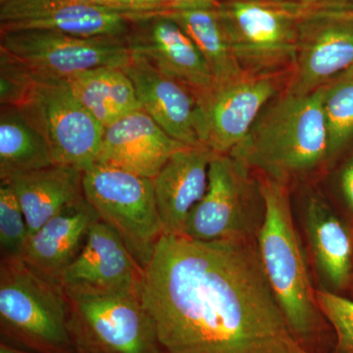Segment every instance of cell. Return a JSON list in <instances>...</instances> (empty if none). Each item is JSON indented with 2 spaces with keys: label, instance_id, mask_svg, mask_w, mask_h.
I'll use <instances>...</instances> for the list:
<instances>
[{
  "label": "cell",
  "instance_id": "17",
  "mask_svg": "<svg viewBox=\"0 0 353 353\" xmlns=\"http://www.w3.org/2000/svg\"><path fill=\"white\" fill-rule=\"evenodd\" d=\"M187 146L141 109L105 128L95 163L153 179L174 153Z\"/></svg>",
  "mask_w": 353,
  "mask_h": 353
},
{
  "label": "cell",
  "instance_id": "2",
  "mask_svg": "<svg viewBox=\"0 0 353 353\" xmlns=\"http://www.w3.org/2000/svg\"><path fill=\"white\" fill-rule=\"evenodd\" d=\"M259 189L265 213L256 243L265 274L297 340L311 353H322L330 325L316 301L287 185L265 176Z\"/></svg>",
  "mask_w": 353,
  "mask_h": 353
},
{
  "label": "cell",
  "instance_id": "5",
  "mask_svg": "<svg viewBox=\"0 0 353 353\" xmlns=\"http://www.w3.org/2000/svg\"><path fill=\"white\" fill-rule=\"evenodd\" d=\"M65 292L76 353H160L141 292Z\"/></svg>",
  "mask_w": 353,
  "mask_h": 353
},
{
  "label": "cell",
  "instance_id": "24",
  "mask_svg": "<svg viewBox=\"0 0 353 353\" xmlns=\"http://www.w3.org/2000/svg\"><path fill=\"white\" fill-rule=\"evenodd\" d=\"M187 32L208 62L213 81L227 80L243 74L217 7H189L161 11Z\"/></svg>",
  "mask_w": 353,
  "mask_h": 353
},
{
  "label": "cell",
  "instance_id": "13",
  "mask_svg": "<svg viewBox=\"0 0 353 353\" xmlns=\"http://www.w3.org/2000/svg\"><path fill=\"white\" fill-rule=\"evenodd\" d=\"M137 14L69 0H0V32L46 30L88 38H127Z\"/></svg>",
  "mask_w": 353,
  "mask_h": 353
},
{
  "label": "cell",
  "instance_id": "36",
  "mask_svg": "<svg viewBox=\"0 0 353 353\" xmlns=\"http://www.w3.org/2000/svg\"><path fill=\"white\" fill-rule=\"evenodd\" d=\"M345 2L350 8L353 9V0H345Z\"/></svg>",
  "mask_w": 353,
  "mask_h": 353
},
{
  "label": "cell",
  "instance_id": "27",
  "mask_svg": "<svg viewBox=\"0 0 353 353\" xmlns=\"http://www.w3.org/2000/svg\"><path fill=\"white\" fill-rule=\"evenodd\" d=\"M318 307L334 334L332 353H353V301L331 290H315Z\"/></svg>",
  "mask_w": 353,
  "mask_h": 353
},
{
  "label": "cell",
  "instance_id": "16",
  "mask_svg": "<svg viewBox=\"0 0 353 353\" xmlns=\"http://www.w3.org/2000/svg\"><path fill=\"white\" fill-rule=\"evenodd\" d=\"M124 71L136 88L141 109L172 139L188 146L201 145L197 90L132 57Z\"/></svg>",
  "mask_w": 353,
  "mask_h": 353
},
{
  "label": "cell",
  "instance_id": "21",
  "mask_svg": "<svg viewBox=\"0 0 353 353\" xmlns=\"http://www.w3.org/2000/svg\"><path fill=\"white\" fill-rule=\"evenodd\" d=\"M304 224L316 268L328 290L345 289L353 276L352 233L319 196L306 202Z\"/></svg>",
  "mask_w": 353,
  "mask_h": 353
},
{
  "label": "cell",
  "instance_id": "11",
  "mask_svg": "<svg viewBox=\"0 0 353 353\" xmlns=\"http://www.w3.org/2000/svg\"><path fill=\"white\" fill-rule=\"evenodd\" d=\"M23 108L48 139L55 164L85 171L97 162L105 128L77 99L65 79L37 75L36 88Z\"/></svg>",
  "mask_w": 353,
  "mask_h": 353
},
{
  "label": "cell",
  "instance_id": "3",
  "mask_svg": "<svg viewBox=\"0 0 353 353\" xmlns=\"http://www.w3.org/2000/svg\"><path fill=\"white\" fill-rule=\"evenodd\" d=\"M323 87L308 94L285 90L260 113L245 138L228 154L248 169L285 183L328 158Z\"/></svg>",
  "mask_w": 353,
  "mask_h": 353
},
{
  "label": "cell",
  "instance_id": "1",
  "mask_svg": "<svg viewBox=\"0 0 353 353\" xmlns=\"http://www.w3.org/2000/svg\"><path fill=\"white\" fill-rule=\"evenodd\" d=\"M141 296L160 353H311L279 305L256 239L163 234L143 269Z\"/></svg>",
  "mask_w": 353,
  "mask_h": 353
},
{
  "label": "cell",
  "instance_id": "20",
  "mask_svg": "<svg viewBox=\"0 0 353 353\" xmlns=\"http://www.w3.org/2000/svg\"><path fill=\"white\" fill-rule=\"evenodd\" d=\"M83 171L70 165L53 164L16 174L7 181L24 212L30 236L74 202L83 199Z\"/></svg>",
  "mask_w": 353,
  "mask_h": 353
},
{
  "label": "cell",
  "instance_id": "31",
  "mask_svg": "<svg viewBox=\"0 0 353 353\" xmlns=\"http://www.w3.org/2000/svg\"><path fill=\"white\" fill-rule=\"evenodd\" d=\"M123 6L134 13L160 12L157 0H119Z\"/></svg>",
  "mask_w": 353,
  "mask_h": 353
},
{
  "label": "cell",
  "instance_id": "28",
  "mask_svg": "<svg viewBox=\"0 0 353 353\" xmlns=\"http://www.w3.org/2000/svg\"><path fill=\"white\" fill-rule=\"evenodd\" d=\"M37 75L27 65L0 48V104L22 108L29 102Z\"/></svg>",
  "mask_w": 353,
  "mask_h": 353
},
{
  "label": "cell",
  "instance_id": "18",
  "mask_svg": "<svg viewBox=\"0 0 353 353\" xmlns=\"http://www.w3.org/2000/svg\"><path fill=\"white\" fill-rule=\"evenodd\" d=\"M214 154L205 146H187L174 153L152 179L166 236H183L190 213L208 190L209 166Z\"/></svg>",
  "mask_w": 353,
  "mask_h": 353
},
{
  "label": "cell",
  "instance_id": "8",
  "mask_svg": "<svg viewBox=\"0 0 353 353\" xmlns=\"http://www.w3.org/2000/svg\"><path fill=\"white\" fill-rule=\"evenodd\" d=\"M250 169L230 154L215 153L205 194L190 213L183 236L201 241L256 239L264 202H255Z\"/></svg>",
  "mask_w": 353,
  "mask_h": 353
},
{
  "label": "cell",
  "instance_id": "35",
  "mask_svg": "<svg viewBox=\"0 0 353 353\" xmlns=\"http://www.w3.org/2000/svg\"><path fill=\"white\" fill-rule=\"evenodd\" d=\"M253 1L271 2V3H285V2L292 1V0H253Z\"/></svg>",
  "mask_w": 353,
  "mask_h": 353
},
{
  "label": "cell",
  "instance_id": "12",
  "mask_svg": "<svg viewBox=\"0 0 353 353\" xmlns=\"http://www.w3.org/2000/svg\"><path fill=\"white\" fill-rule=\"evenodd\" d=\"M278 90L277 74L243 72L197 92L201 145L217 154L231 152Z\"/></svg>",
  "mask_w": 353,
  "mask_h": 353
},
{
  "label": "cell",
  "instance_id": "26",
  "mask_svg": "<svg viewBox=\"0 0 353 353\" xmlns=\"http://www.w3.org/2000/svg\"><path fill=\"white\" fill-rule=\"evenodd\" d=\"M30 238L24 212L13 188L0 180V248L2 257H22Z\"/></svg>",
  "mask_w": 353,
  "mask_h": 353
},
{
  "label": "cell",
  "instance_id": "33",
  "mask_svg": "<svg viewBox=\"0 0 353 353\" xmlns=\"http://www.w3.org/2000/svg\"><path fill=\"white\" fill-rule=\"evenodd\" d=\"M0 353H36L31 350H25V348L17 347V345H11L1 340L0 343Z\"/></svg>",
  "mask_w": 353,
  "mask_h": 353
},
{
  "label": "cell",
  "instance_id": "15",
  "mask_svg": "<svg viewBox=\"0 0 353 353\" xmlns=\"http://www.w3.org/2000/svg\"><path fill=\"white\" fill-rule=\"evenodd\" d=\"M143 269L112 228L95 221L82 250L65 269V290L97 292H141Z\"/></svg>",
  "mask_w": 353,
  "mask_h": 353
},
{
  "label": "cell",
  "instance_id": "23",
  "mask_svg": "<svg viewBox=\"0 0 353 353\" xmlns=\"http://www.w3.org/2000/svg\"><path fill=\"white\" fill-rule=\"evenodd\" d=\"M54 163L48 139L25 108L1 106L0 179Z\"/></svg>",
  "mask_w": 353,
  "mask_h": 353
},
{
  "label": "cell",
  "instance_id": "7",
  "mask_svg": "<svg viewBox=\"0 0 353 353\" xmlns=\"http://www.w3.org/2000/svg\"><path fill=\"white\" fill-rule=\"evenodd\" d=\"M303 6L253 0H221L217 10L241 69L277 74L294 67L299 44Z\"/></svg>",
  "mask_w": 353,
  "mask_h": 353
},
{
  "label": "cell",
  "instance_id": "25",
  "mask_svg": "<svg viewBox=\"0 0 353 353\" xmlns=\"http://www.w3.org/2000/svg\"><path fill=\"white\" fill-rule=\"evenodd\" d=\"M323 110L328 130V158L353 141V73L323 87Z\"/></svg>",
  "mask_w": 353,
  "mask_h": 353
},
{
  "label": "cell",
  "instance_id": "19",
  "mask_svg": "<svg viewBox=\"0 0 353 353\" xmlns=\"http://www.w3.org/2000/svg\"><path fill=\"white\" fill-rule=\"evenodd\" d=\"M99 219L85 197L74 202L30 236L21 259L41 275L60 278L82 250L88 231Z\"/></svg>",
  "mask_w": 353,
  "mask_h": 353
},
{
  "label": "cell",
  "instance_id": "30",
  "mask_svg": "<svg viewBox=\"0 0 353 353\" xmlns=\"http://www.w3.org/2000/svg\"><path fill=\"white\" fill-rule=\"evenodd\" d=\"M221 0H157L163 11L189 7H217Z\"/></svg>",
  "mask_w": 353,
  "mask_h": 353
},
{
  "label": "cell",
  "instance_id": "32",
  "mask_svg": "<svg viewBox=\"0 0 353 353\" xmlns=\"http://www.w3.org/2000/svg\"><path fill=\"white\" fill-rule=\"evenodd\" d=\"M69 1L79 2V3L88 4V6L103 7V8L114 9V10L124 11V12L134 13L125 8L119 0H69Z\"/></svg>",
  "mask_w": 353,
  "mask_h": 353
},
{
  "label": "cell",
  "instance_id": "6",
  "mask_svg": "<svg viewBox=\"0 0 353 353\" xmlns=\"http://www.w3.org/2000/svg\"><path fill=\"white\" fill-rule=\"evenodd\" d=\"M83 188L99 219L119 234L145 269L164 234L152 179L94 163L83 171Z\"/></svg>",
  "mask_w": 353,
  "mask_h": 353
},
{
  "label": "cell",
  "instance_id": "9",
  "mask_svg": "<svg viewBox=\"0 0 353 353\" xmlns=\"http://www.w3.org/2000/svg\"><path fill=\"white\" fill-rule=\"evenodd\" d=\"M353 73V10L343 0L303 6L288 90L308 94Z\"/></svg>",
  "mask_w": 353,
  "mask_h": 353
},
{
  "label": "cell",
  "instance_id": "14",
  "mask_svg": "<svg viewBox=\"0 0 353 353\" xmlns=\"http://www.w3.org/2000/svg\"><path fill=\"white\" fill-rule=\"evenodd\" d=\"M127 43L132 57L197 92L213 83L208 62L196 44L161 11L134 16Z\"/></svg>",
  "mask_w": 353,
  "mask_h": 353
},
{
  "label": "cell",
  "instance_id": "37",
  "mask_svg": "<svg viewBox=\"0 0 353 353\" xmlns=\"http://www.w3.org/2000/svg\"><path fill=\"white\" fill-rule=\"evenodd\" d=\"M352 236H353V231H352Z\"/></svg>",
  "mask_w": 353,
  "mask_h": 353
},
{
  "label": "cell",
  "instance_id": "4",
  "mask_svg": "<svg viewBox=\"0 0 353 353\" xmlns=\"http://www.w3.org/2000/svg\"><path fill=\"white\" fill-rule=\"evenodd\" d=\"M63 285L41 275L19 257H1L2 341L36 353H76L69 332Z\"/></svg>",
  "mask_w": 353,
  "mask_h": 353
},
{
  "label": "cell",
  "instance_id": "22",
  "mask_svg": "<svg viewBox=\"0 0 353 353\" xmlns=\"http://www.w3.org/2000/svg\"><path fill=\"white\" fill-rule=\"evenodd\" d=\"M66 81L77 99L104 128L141 109L134 83L123 68L101 67Z\"/></svg>",
  "mask_w": 353,
  "mask_h": 353
},
{
  "label": "cell",
  "instance_id": "10",
  "mask_svg": "<svg viewBox=\"0 0 353 353\" xmlns=\"http://www.w3.org/2000/svg\"><path fill=\"white\" fill-rule=\"evenodd\" d=\"M0 39V48L37 75L65 80L101 67L125 68L132 59L127 38H88L46 30H22L1 32Z\"/></svg>",
  "mask_w": 353,
  "mask_h": 353
},
{
  "label": "cell",
  "instance_id": "34",
  "mask_svg": "<svg viewBox=\"0 0 353 353\" xmlns=\"http://www.w3.org/2000/svg\"><path fill=\"white\" fill-rule=\"evenodd\" d=\"M292 1L301 4V6H317V4L326 3V2L333 1V0H292Z\"/></svg>",
  "mask_w": 353,
  "mask_h": 353
},
{
  "label": "cell",
  "instance_id": "29",
  "mask_svg": "<svg viewBox=\"0 0 353 353\" xmlns=\"http://www.w3.org/2000/svg\"><path fill=\"white\" fill-rule=\"evenodd\" d=\"M341 189L347 208L353 213V157L341 170Z\"/></svg>",
  "mask_w": 353,
  "mask_h": 353
}]
</instances>
